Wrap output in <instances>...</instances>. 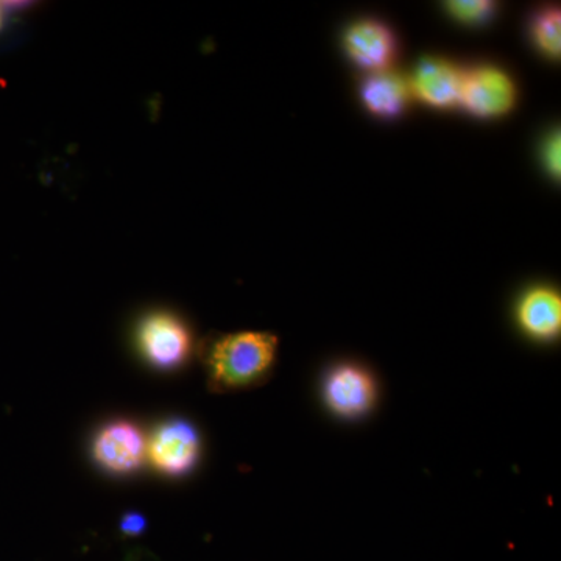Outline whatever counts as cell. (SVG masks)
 Returning a JSON list of instances; mask_svg holds the SVG:
<instances>
[{
	"label": "cell",
	"instance_id": "obj_1",
	"mask_svg": "<svg viewBox=\"0 0 561 561\" xmlns=\"http://www.w3.org/2000/svg\"><path fill=\"white\" fill-rule=\"evenodd\" d=\"M278 353V337L271 332L239 331L220 335L205 353L209 389L231 391L256 386L267 378Z\"/></svg>",
	"mask_w": 561,
	"mask_h": 561
},
{
	"label": "cell",
	"instance_id": "obj_2",
	"mask_svg": "<svg viewBox=\"0 0 561 561\" xmlns=\"http://www.w3.org/2000/svg\"><path fill=\"white\" fill-rule=\"evenodd\" d=\"M135 343L144 360L160 370L181 367L194 348L190 324L169 309L144 313L135 328Z\"/></svg>",
	"mask_w": 561,
	"mask_h": 561
},
{
	"label": "cell",
	"instance_id": "obj_3",
	"mask_svg": "<svg viewBox=\"0 0 561 561\" xmlns=\"http://www.w3.org/2000/svg\"><path fill=\"white\" fill-rule=\"evenodd\" d=\"M518 90L505 70L493 65L465 70L459 106L476 119H497L516 105Z\"/></svg>",
	"mask_w": 561,
	"mask_h": 561
},
{
	"label": "cell",
	"instance_id": "obj_4",
	"mask_svg": "<svg viewBox=\"0 0 561 561\" xmlns=\"http://www.w3.org/2000/svg\"><path fill=\"white\" fill-rule=\"evenodd\" d=\"M201 435L183 419L162 421L147 440V457L154 470L165 476L186 474L201 459Z\"/></svg>",
	"mask_w": 561,
	"mask_h": 561
},
{
	"label": "cell",
	"instance_id": "obj_5",
	"mask_svg": "<svg viewBox=\"0 0 561 561\" xmlns=\"http://www.w3.org/2000/svg\"><path fill=\"white\" fill-rule=\"evenodd\" d=\"M92 459L113 474L138 470L147 457V440L142 431L128 420L106 423L92 438Z\"/></svg>",
	"mask_w": 561,
	"mask_h": 561
},
{
	"label": "cell",
	"instance_id": "obj_6",
	"mask_svg": "<svg viewBox=\"0 0 561 561\" xmlns=\"http://www.w3.org/2000/svg\"><path fill=\"white\" fill-rule=\"evenodd\" d=\"M323 398L335 415L359 419L375 405L378 387L371 373L360 365L341 364L324 378Z\"/></svg>",
	"mask_w": 561,
	"mask_h": 561
},
{
	"label": "cell",
	"instance_id": "obj_7",
	"mask_svg": "<svg viewBox=\"0 0 561 561\" xmlns=\"http://www.w3.org/2000/svg\"><path fill=\"white\" fill-rule=\"evenodd\" d=\"M343 49L351 61L368 72L390 69L398 55V39L386 22L356 21L343 35Z\"/></svg>",
	"mask_w": 561,
	"mask_h": 561
},
{
	"label": "cell",
	"instance_id": "obj_8",
	"mask_svg": "<svg viewBox=\"0 0 561 561\" xmlns=\"http://www.w3.org/2000/svg\"><path fill=\"white\" fill-rule=\"evenodd\" d=\"M463 70L440 57L423 58L413 70L412 95L432 108L448 110L459 106Z\"/></svg>",
	"mask_w": 561,
	"mask_h": 561
},
{
	"label": "cell",
	"instance_id": "obj_9",
	"mask_svg": "<svg viewBox=\"0 0 561 561\" xmlns=\"http://www.w3.org/2000/svg\"><path fill=\"white\" fill-rule=\"evenodd\" d=\"M516 320L530 339L552 342L561 330V297L548 286L531 287L516 305Z\"/></svg>",
	"mask_w": 561,
	"mask_h": 561
},
{
	"label": "cell",
	"instance_id": "obj_10",
	"mask_svg": "<svg viewBox=\"0 0 561 561\" xmlns=\"http://www.w3.org/2000/svg\"><path fill=\"white\" fill-rule=\"evenodd\" d=\"M411 98V81L393 69L370 73L360 87L365 108L379 119H397L402 116Z\"/></svg>",
	"mask_w": 561,
	"mask_h": 561
},
{
	"label": "cell",
	"instance_id": "obj_11",
	"mask_svg": "<svg viewBox=\"0 0 561 561\" xmlns=\"http://www.w3.org/2000/svg\"><path fill=\"white\" fill-rule=\"evenodd\" d=\"M531 43L541 55L559 60L561 54V14L556 7H546L534 14L530 22Z\"/></svg>",
	"mask_w": 561,
	"mask_h": 561
},
{
	"label": "cell",
	"instance_id": "obj_12",
	"mask_svg": "<svg viewBox=\"0 0 561 561\" xmlns=\"http://www.w3.org/2000/svg\"><path fill=\"white\" fill-rule=\"evenodd\" d=\"M445 9L460 24L483 27L496 16L497 5L490 0H451Z\"/></svg>",
	"mask_w": 561,
	"mask_h": 561
},
{
	"label": "cell",
	"instance_id": "obj_13",
	"mask_svg": "<svg viewBox=\"0 0 561 561\" xmlns=\"http://www.w3.org/2000/svg\"><path fill=\"white\" fill-rule=\"evenodd\" d=\"M560 131L553 130L545 139V146H542V160H545L546 171L556 180H560Z\"/></svg>",
	"mask_w": 561,
	"mask_h": 561
},
{
	"label": "cell",
	"instance_id": "obj_14",
	"mask_svg": "<svg viewBox=\"0 0 561 561\" xmlns=\"http://www.w3.org/2000/svg\"><path fill=\"white\" fill-rule=\"evenodd\" d=\"M147 527V519L144 518V515L136 512H128L122 516L121 519V530L124 531L125 535H140Z\"/></svg>",
	"mask_w": 561,
	"mask_h": 561
},
{
	"label": "cell",
	"instance_id": "obj_15",
	"mask_svg": "<svg viewBox=\"0 0 561 561\" xmlns=\"http://www.w3.org/2000/svg\"><path fill=\"white\" fill-rule=\"evenodd\" d=\"M131 561H154L153 557L150 556V553H146L142 551H138L136 553H133L130 557Z\"/></svg>",
	"mask_w": 561,
	"mask_h": 561
},
{
	"label": "cell",
	"instance_id": "obj_16",
	"mask_svg": "<svg viewBox=\"0 0 561 561\" xmlns=\"http://www.w3.org/2000/svg\"><path fill=\"white\" fill-rule=\"evenodd\" d=\"M3 27V13H2V7H0V31H2Z\"/></svg>",
	"mask_w": 561,
	"mask_h": 561
}]
</instances>
